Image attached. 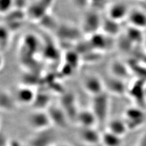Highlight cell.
I'll return each mask as SVG.
<instances>
[{"instance_id":"6da1fadb","label":"cell","mask_w":146,"mask_h":146,"mask_svg":"<svg viewBox=\"0 0 146 146\" xmlns=\"http://www.w3.org/2000/svg\"><path fill=\"white\" fill-rule=\"evenodd\" d=\"M109 101L107 96L104 93L93 97L92 102V110L98 122L104 123L108 112Z\"/></svg>"},{"instance_id":"7a4b0ae2","label":"cell","mask_w":146,"mask_h":146,"mask_svg":"<svg viewBox=\"0 0 146 146\" xmlns=\"http://www.w3.org/2000/svg\"><path fill=\"white\" fill-rule=\"evenodd\" d=\"M28 123L32 129L42 131L49 127L52 124V121L48 112L36 110L30 114L28 117Z\"/></svg>"},{"instance_id":"3957f363","label":"cell","mask_w":146,"mask_h":146,"mask_svg":"<svg viewBox=\"0 0 146 146\" xmlns=\"http://www.w3.org/2000/svg\"><path fill=\"white\" fill-rule=\"evenodd\" d=\"M78 136L82 142L87 145H96L101 143V133L94 127H80Z\"/></svg>"},{"instance_id":"277c9868","label":"cell","mask_w":146,"mask_h":146,"mask_svg":"<svg viewBox=\"0 0 146 146\" xmlns=\"http://www.w3.org/2000/svg\"><path fill=\"white\" fill-rule=\"evenodd\" d=\"M104 84L99 77L95 75H89L86 76L84 80V86L87 92L96 96L103 93Z\"/></svg>"},{"instance_id":"5b68a950","label":"cell","mask_w":146,"mask_h":146,"mask_svg":"<svg viewBox=\"0 0 146 146\" xmlns=\"http://www.w3.org/2000/svg\"><path fill=\"white\" fill-rule=\"evenodd\" d=\"M76 119L80 127H94L98 123L97 118L92 110H83L79 111Z\"/></svg>"},{"instance_id":"8992f818","label":"cell","mask_w":146,"mask_h":146,"mask_svg":"<svg viewBox=\"0 0 146 146\" xmlns=\"http://www.w3.org/2000/svg\"><path fill=\"white\" fill-rule=\"evenodd\" d=\"M108 14L109 18L115 21L122 19L127 14V7L122 4H113L109 7Z\"/></svg>"},{"instance_id":"52a82bcc","label":"cell","mask_w":146,"mask_h":146,"mask_svg":"<svg viewBox=\"0 0 146 146\" xmlns=\"http://www.w3.org/2000/svg\"><path fill=\"white\" fill-rule=\"evenodd\" d=\"M101 143L104 146H122V138L107 130L101 133Z\"/></svg>"},{"instance_id":"ba28073f","label":"cell","mask_w":146,"mask_h":146,"mask_svg":"<svg viewBox=\"0 0 146 146\" xmlns=\"http://www.w3.org/2000/svg\"><path fill=\"white\" fill-rule=\"evenodd\" d=\"M36 96L33 90L27 87H21L17 93V98L21 104H29L34 103Z\"/></svg>"},{"instance_id":"9c48e42d","label":"cell","mask_w":146,"mask_h":146,"mask_svg":"<svg viewBox=\"0 0 146 146\" xmlns=\"http://www.w3.org/2000/svg\"><path fill=\"white\" fill-rule=\"evenodd\" d=\"M108 130L122 138L126 133L128 129L125 121L118 119L111 120L108 123Z\"/></svg>"},{"instance_id":"30bf717a","label":"cell","mask_w":146,"mask_h":146,"mask_svg":"<svg viewBox=\"0 0 146 146\" xmlns=\"http://www.w3.org/2000/svg\"><path fill=\"white\" fill-rule=\"evenodd\" d=\"M52 123H54L59 126L63 127L66 124V115L62 108L54 107L48 112Z\"/></svg>"},{"instance_id":"8fae6325","label":"cell","mask_w":146,"mask_h":146,"mask_svg":"<svg viewBox=\"0 0 146 146\" xmlns=\"http://www.w3.org/2000/svg\"><path fill=\"white\" fill-rule=\"evenodd\" d=\"M144 15L143 14L139 12H133L130 16V21L133 24H135V25H138V26H143V25H145L146 22L144 21L143 20H140L141 18H142L143 17H144Z\"/></svg>"},{"instance_id":"7c38bea8","label":"cell","mask_w":146,"mask_h":146,"mask_svg":"<svg viewBox=\"0 0 146 146\" xmlns=\"http://www.w3.org/2000/svg\"><path fill=\"white\" fill-rule=\"evenodd\" d=\"M13 0H1V13H7L11 11L13 6Z\"/></svg>"},{"instance_id":"4fadbf2b","label":"cell","mask_w":146,"mask_h":146,"mask_svg":"<svg viewBox=\"0 0 146 146\" xmlns=\"http://www.w3.org/2000/svg\"><path fill=\"white\" fill-rule=\"evenodd\" d=\"M57 146H71L70 144H65V143H63V144H58Z\"/></svg>"}]
</instances>
